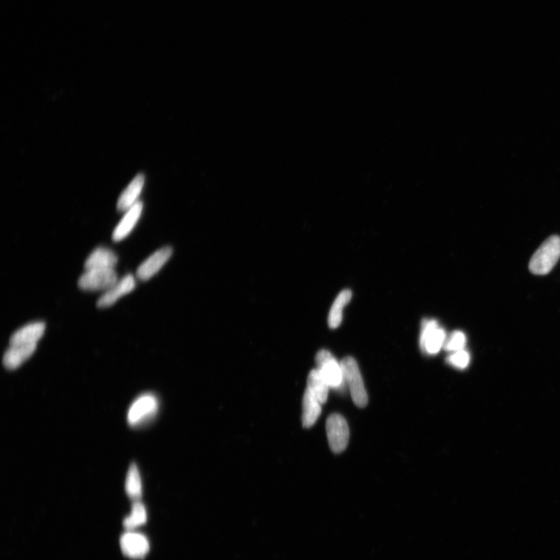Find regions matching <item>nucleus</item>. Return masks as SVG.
I'll return each mask as SVG.
<instances>
[{"instance_id": "obj_4", "label": "nucleus", "mask_w": 560, "mask_h": 560, "mask_svg": "<svg viewBox=\"0 0 560 560\" xmlns=\"http://www.w3.org/2000/svg\"><path fill=\"white\" fill-rule=\"evenodd\" d=\"M118 281L115 269H91L80 276L78 287L86 291H107Z\"/></svg>"}, {"instance_id": "obj_6", "label": "nucleus", "mask_w": 560, "mask_h": 560, "mask_svg": "<svg viewBox=\"0 0 560 560\" xmlns=\"http://www.w3.org/2000/svg\"><path fill=\"white\" fill-rule=\"evenodd\" d=\"M446 332L440 328L436 320H425L422 326L420 347L425 354L435 355L444 347Z\"/></svg>"}, {"instance_id": "obj_7", "label": "nucleus", "mask_w": 560, "mask_h": 560, "mask_svg": "<svg viewBox=\"0 0 560 560\" xmlns=\"http://www.w3.org/2000/svg\"><path fill=\"white\" fill-rule=\"evenodd\" d=\"M159 401L152 394H144L136 399L128 412V423L132 426H141L154 417Z\"/></svg>"}, {"instance_id": "obj_5", "label": "nucleus", "mask_w": 560, "mask_h": 560, "mask_svg": "<svg viewBox=\"0 0 560 560\" xmlns=\"http://www.w3.org/2000/svg\"><path fill=\"white\" fill-rule=\"evenodd\" d=\"M326 432L329 444L335 454L342 453L347 448L350 430L347 420L339 414H332L326 421Z\"/></svg>"}, {"instance_id": "obj_21", "label": "nucleus", "mask_w": 560, "mask_h": 560, "mask_svg": "<svg viewBox=\"0 0 560 560\" xmlns=\"http://www.w3.org/2000/svg\"><path fill=\"white\" fill-rule=\"evenodd\" d=\"M467 345V336L461 331H455L446 339L444 349L446 351L455 352L464 350Z\"/></svg>"}, {"instance_id": "obj_19", "label": "nucleus", "mask_w": 560, "mask_h": 560, "mask_svg": "<svg viewBox=\"0 0 560 560\" xmlns=\"http://www.w3.org/2000/svg\"><path fill=\"white\" fill-rule=\"evenodd\" d=\"M125 491L132 500L138 501L142 497L141 477L139 469L135 464H131L128 471L127 481H125Z\"/></svg>"}, {"instance_id": "obj_20", "label": "nucleus", "mask_w": 560, "mask_h": 560, "mask_svg": "<svg viewBox=\"0 0 560 560\" xmlns=\"http://www.w3.org/2000/svg\"><path fill=\"white\" fill-rule=\"evenodd\" d=\"M147 520L146 508L142 503L136 501L132 507L131 514L124 520L123 525L127 530L132 531L146 523Z\"/></svg>"}, {"instance_id": "obj_14", "label": "nucleus", "mask_w": 560, "mask_h": 560, "mask_svg": "<svg viewBox=\"0 0 560 560\" xmlns=\"http://www.w3.org/2000/svg\"><path fill=\"white\" fill-rule=\"evenodd\" d=\"M45 331L46 324L44 323H34L25 325L12 335L10 339V345L37 344Z\"/></svg>"}, {"instance_id": "obj_1", "label": "nucleus", "mask_w": 560, "mask_h": 560, "mask_svg": "<svg viewBox=\"0 0 560 560\" xmlns=\"http://www.w3.org/2000/svg\"><path fill=\"white\" fill-rule=\"evenodd\" d=\"M560 258V237L547 238L534 253L530 262V271L534 275H546L551 272Z\"/></svg>"}, {"instance_id": "obj_15", "label": "nucleus", "mask_w": 560, "mask_h": 560, "mask_svg": "<svg viewBox=\"0 0 560 560\" xmlns=\"http://www.w3.org/2000/svg\"><path fill=\"white\" fill-rule=\"evenodd\" d=\"M144 181V175L142 174H138L132 181L121 194L120 197L118 198L117 208L119 211L127 212L138 202L137 199L139 198L143 190Z\"/></svg>"}, {"instance_id": "obj_18", "label": "nucleus", "mask_w": 560, "mask_h": 560, "mask_svg": "<svg viewBox=\"0 0 560 560\" xmlns=\"http://www.w3.org/2000/svg\"><path fill=\"white\" fill-rule=\"evenodd\" d=\"M352 298V292L345 289L338 295L330 310L329 316V325L331 329H337L341 325L343 319V311Z\"/></svg>"}, {"instance_id": "obj_17", "label": "nucleus", "mask_w": 560, "mask_h": 560, "mask_svg": "<svg viewBox=\"0 0 560 560\" xmlns=\"http://www.w3.org/2000/svg\"><path fill=\"white\" fill-rule=\"evenodd\" d=\"M307 388H309L316 395L320 404H325L327 399H328L330 387L318 369L312 370L309 375H308Z\"/></svg>"}, {"instance_id": "obj_3", "label": "nucleus", "mask_w": 560, "mask_h": 560, "mask_svg": "<svg viewBox=\"0 0 560 560\" xmlns=\"http://www.w3.org/2000/svg\"><path fill=\"white\" fill-rule=\"evenodd\" d=\"M317 369L330 388L343 389L345 386L341 363H338L331 352L320 350L316 356Z\"/></svg>"}, {"instance_id": "obj_10", "label": "nucleus", "mask_w": 560, "mask_h": 560, "mask_svg": "<svg viewBox=\"0 0 560 560\" xmlns=\"http://www.w3.org/2000/svg\"><path fill=\"white\" fill-rule=\"evenodd\" d=\"M135 288L134 276L131 274L125 276L122 280H118L114 287L105 291L98 300L97 307L99 308L111 307L115 305L123 296L131 293Z\"/></svg>"}, {"instance_id": "obj_2", "label": "nucleus", "mask_w": 560, "mask_h": 560, "mask_svg": "<svg viewBox=\"0 0 560 560\" xmlns=\"http://www.w3.org/2000/svg\"><path fill=\"white\" fill-rule=\"evenodd\" d=\"M341 363L345 383H347L352 401L359 408L366 407L368 396L355 359L347 356Z\"/></svg>"}, {"instance_id": "obj_13", "label": "nucleus", "mask_w": 560, "mask_h": 560, "mask_svg": "<svg viewBox=\"0 0 560 560\" xmlns=\"http://www.w3.org/2000/svg\"><path fill=\"white\" fill-rule=\"evenodd\" d=\"M118 256L111 250L103 247L93 251L84 264V269H114L118 263Z\"/></svg>"}, {"instance_id": "obj_22", "label": "nucleus", "mask_w": 560, "mask_h": 560, "mask_svg": "<svg viewBox=\"0 0 560 560\" xmlns=\"http://www.w3.org/2000/svg\"><path fill=\"white\" fill-rule=\"evenodd\" d=\"M446 361H448L451 366L462 370L469 366L470 355L467 350H459L452 352V354L446 359Z\"/></svg>"}, {"instance_id": "obj_16", "label": "nucleus", "mask_w": 560, "mask_h": 560, "mask_svg": "<svg viewBox=\"0 0 560 560\" xmlns=\"http://www.w3.org/2000/svg\"><path fill=\"white\" fill-rule=\"evenodd\" d=\"M322 405L316 395L307 388L303 397V414H302V424L304 427L310 428L316 423L322 413Z\"/></svg>"}, {"instance_id": "obj_8", "label": "nucleus", "mask_w": 560, "mask_h": 560, "mask_svg": "<svg viewBox=\"0 0 560 560\" xmlns=\"http://www.w3.org/2000/svg\"><path fill=\"white\" fill-rule=\"evenodd\" d=\"M172 253V249L170 247H165L156 251L138 268L136 271L138 279L146 281L152 278L165 265V263L171 258Z\"/></svg>"}, {"instance_id": "obj_12", "label": "nucleus", "mask_w": 560, "mask_h": 560, "mask_svg": "<svg viewBox=\"0 0 560 560\" xmlns=\"http://www.w3.org/2000/svg\"><path fill=\"white\" fill-rule=\"evenodd\" d=\"M143 206L141 202H137L125 213L121 222L118 223L114 232H113V241L121 242L130 234L135 228L138 220L141 218Z\"/></svg>"}, {"instance_id": "obj_9", "label": "nucleus", "mask_w": 560, "mask_h": 560, "mask_svg": "<svg viewBox=\"0 0 560 560\" xmlns=\"http://www.w3.org/2000/svg\"><path fill=\"white\" fill-rule=\"evenodd\" d=\"M120 545L124 555L131 559H142L150 550V543L143 534L129 531L123 534Z\"/></svg>"}, {"instance_id": "obj_11", "label": "nucleus", "mask_w": 560, "mask_h": 560, "mask_svg": "<svg viewBox=\"0 0 560 560\" xmlns=\"http://www.w3.org/2000/svg\"><path fill=\"white\" fill-rule=\"evenodd\" d=\"M37 344L12 345L6 351L3 363L6 369L15 370L34 354Z\"/></svg>"}]
</instances>
